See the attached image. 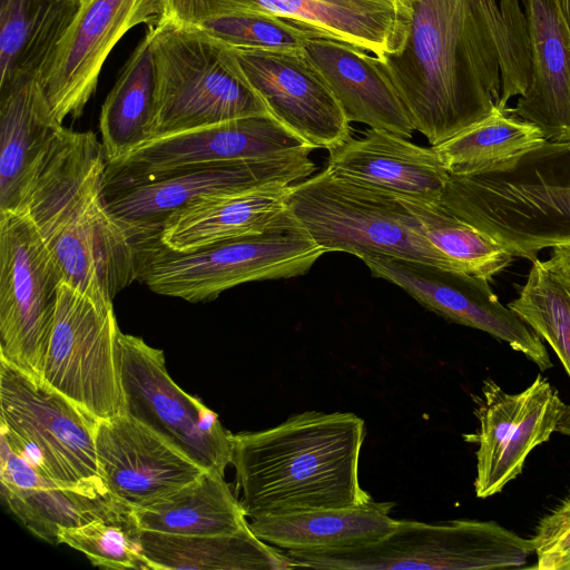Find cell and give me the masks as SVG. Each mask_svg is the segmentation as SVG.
Segmentation results:
<instances>
[{"mask_svg": "<svg viewBox=\"0 0 570 570\" xmlns=\"http://www.w3.org/2000/svg\"><path fill=\"white\" fill-rule=\"evenodd\" d=\"M550 257L557 261L570 276V246L553 247Z\"/></svg>", "mask_w": 570, "mask_h": 570, "instance_id": "38", "label": "cell"}, {"mask_svg": "<svg viewBox=\"0 0 570 570\" xmlns=\"http://www.w3.org/2000/svg\"><path fill=\"white\" fill-rule=\"evenodd\" d=\"M558 11L570 30V0H554Z\"/></svg>", "mask_w": 570, "mask_h": 570, "instance_id": "40", "label": "cell"}, {"mask_svg": "<svg viewBox=\"0 0 570 570\" xmlns=\"http://www.w3.org/2000/svg\"><path fill=\"white\" fill-rule=\"evenodd\" d=\"M440 204L513 257L532 262L542 249L570 246V141H546L493 169L450 175Z\"/></svg>", "mask_w": 570, "mask_h": 570, "instance_id": "4", "label": "cell"}, {"mask_svg": "<svg viewBox=\"0 0 570 570\" xmlns=\"http://www.w3.org/2000/svg\"><path fill=\"white\" fill-rule=\"evenodd\" d=\"M144 556L153 570H283L301 568L259 539L250 528L227 534L178 535L141 530Z\"/></svg>", "mask_w": 570, "mask_h": 570, "instance_id": "29", "label": "cell"}, {"mask_svg": "<svg viewBox=\"0 0 570 570\" xmlns=\"http://www.w3.org/2000/svg\"><path fill=\"white\" fill-rule=\"evenodd\" d=\"M141 530L178 535L236 533L249 528L224 475L206 470L191 483L134 509Z\"/></svg>", "mask_w": 570, "mask_h": 570, "instance_id": "30", "label": "cell"}, {"mask_svg": "<svg viewBox=\"0 0 570 570\" xmlns=\"http://www.w3.org/2000/svg\"><path fill=\"white\" fill-rule=\"evenodd\" d=\"M155 68L151 138L272 115L242 75L232 48L169 21L147 28Z\"/></svg>", "mask_w": 570, "mask_h": 570, "instance_id": "6", "label": "cell"}, {"mask_svg": "<svg viewBox=\"0 0 570 570\" xmlns=\"http://www.w3.org/2000/svg\"><path fill=\"white\" fill-rule=\"evenodd\" d=\"M154 114L155 68L146 32L101 107L99 129L107 163L150 140Z\"/></svg>", "mask_w": 570, "mask_h": 570, "instance_id": "31", "label": "cell"}, {"mask_svg": "<svg viewBox=\"0 0 570 570\" xmlns=\"http://www.w3.org/2000/svg\"><path fill=\"white\" fill-rule=\"evenodd\" d=\"M0 448L4 502L29 531L49 543H58L61 528L79 527L130 508L111 494L106 484L62 485L38 473L2 438Z\"/></svg>", "mask_w": 570, "mask_h": 570, "instance_id": "20", "label": "cell"}, {"mask_svg": "<svg viewBox=\"0 0 570 570\" xmlns=\"http://www.w3.org/2000/svg\"><path fill=\"white\" fill-rule=\"evenodd\" d=\"M508 306L552 347L570 376V276L564 268L551 257L535 258Z\"/></svg>", "mask_w": 570, "mask_h": 570, "instance_id": "34", "label": "cell"}, {"mask_svg": "<svg viewBox=\"0 0 570 570\" xmlns=\"http://www.w3.org/2000/svg\"><path fill=\"white\" fill-rule=\"evenodd\" d=\"M121 379L125 410L168 439L206 470L219 472L232 463V433L198 397L170 377L161 350L124 334Z\"/></svg>", "mask_w": 570, "mask_h": 570, "instance_id": "13", "label": "cell"}, {"mask_svg": "<svg viewBox=\"0 0 570 570\" xmlns=\"http://www.w3.org/2000/svg\"><path fill=\"white\" fill-rule=\"evenodd\" d=\"M63 274L26 212L0 215V360L42 381Z\"/></svg>", "mask_w": 570, "mask_h": 570, "instance_id": "12", "label": "cell"}, {"mask_svg": "<svg viewBox=\"0 0 570 570\" xmlns=\"http://www.w3.org/2000/svg\"><path fill=\"white\" fill-rule=\"evenodd\" d=\"M137 281L190 303L216 299L237 285L306 274L325 250L289 209L267 229L177 252L156 236L135 239Z\"/></svg>", "mask_w": 570, "mask_h": 570, "instance_id": "5", "label": "cell"}, {"mask_svg": "<svg viewBox=\"0 0 570 570\" xmlns=\"http://www.w3.org/2000/svg\"><path fill=\"white\" fill-rule=\"evenodd\" d=\"M292 185H272L218 194L171 215L156 236L177 252L261 233L288 209Z\"/></svg>", "mask_w": 570, "mask_h": 570, "instance_id": "26", "label": "cell"}, {"mask_svg": "<svg viewBox=\"0 0 570 570\" xmlns=\"http://www.w3.org/2000/svg\"><path fill=\"white\" fill-rule=\"evenodd\" d=\"M95 442L100 478L111 494L132 509L155 502L206 471L127 412L99 420Z\"/></svg>", "mask_w": 570, "mask_h": 570, "instance_id": "19", "label": "cell"}, {"mask_svg": "<svg viewBox=\"0 0 570 570\" xmlns=\"http://www.w3.org/2000/svg\"><path fill=\"white\" fill-rule=\"evenodd\" d=\"M374 59L431 146L508 109L532 81L522 0H416L403 50Z\"/></svg>", "mask_w": 570, "mask_h": 570, "instance_id": "1", "label": "cell"}, {"mask_svg": "<svg viewBox=\"0 0 570 570\" xmlns=\"http://www.w3.org/2000/svg\"><path fill=\"white\" fill-rule=\"evenodd\" d=\"M61 127L39 79L0 88V215L24 210L36 173Z\"/></svg>", "mask_w": 570, "mask_h": 570, "instance_id": "23", "label": "cell"}, {"mask_svg": "<svg viewBox=\"0 0 570 570\" xmlns=\"http://www.w3.org/2000/svg\"><path fill=\"white\" fill-rule=\"evenodd\" d=\"M288 209L325 253L389 255L454 269L397 196L328 167L292 185Z\"/></svg>", "mask_w": 570, "mask_h": 570, "instance_id": "7", "label": "cell"}, {"mask_svg": "<svg viewBox=\"0 0 570 570\" xmlns=\"http://www.w3.org/2000/svg\"><path fill=\"white\" fill-rule=\"evenodd\" d=\"M161 0H82L40 85L55 118H78L92 97L102 66L122 36L161 20Z\"/></svg>", "mask_w": 570, "mask_h": 570, "instance_id": "17", "label": "cell"}, {"mask_svg": "<svg viewBox=\"0 0 570 570\" xmlns=\"http://www.w3.org/2000/svg\"><path fill=\"white\" fill-rule=\"evenodd\" d=\"M184 27L232 48H297L313 38L326 37L307 23L274 13L257 2Z\"/></svg>", "mask_w": 570, "mask_h": 570, "instance_id": "35", "label": "cell"}, {"mask_svg": "<svg viewBox=\"0 0 570 570\" xmlns=\"http://www.w3.org/2000/svg\"><path fill=\"white\" fill-rule=\"evenodd\" d=\"M362 261L374 277L401 287L423 307L444 320L483 331L505 342L541 371L552 367L542 338L499 301L488 279L389 255Z\"/></svg>", "mask_w": 570, "mask_h": 570, "instance_id": "14", "label": "cell"}, {"mask_svg": "<svg viewBox=\"0 0 570 570\" xmlns=\"http://www.w3.org/2000/svg\"><path fill=\"white\" fill-rule=\"evenodd\" d=\"M399 198L419 220L425 238L455 271L491 281L514 258L500 242L460 219L440 202Z\"/></svg>", "mask_w": 570, "mask_h": 570, "instance_id": "33", "label": "cell"}, {"mask_svg": "<svg viewBox=\"0 0 570 570\" xmlns=\"http://www.w3.org/2000/svg\"><path fill=\"white\" fill-rule=\"evenodd\" d=\"M473 400L479 429L463 438L479 444L474 491L485 499L522 472L530 452L556 432L566 403L541 374L518 393H508L487 379Z\"/></svg>", "mask_w": 570, "mask_h": 570, "instance_id": "15", "label": "cell"}, {"mask_svg": "<svg viewBox=\"0 0 570 570\" xmlns=\"http://www.w3.org/2000/svg\"><path fill=\"white\" fill-rule=\"evenodd\" d=\"M0 412L1 438L38 473L66 487L105 484L96 454L98 420L2 360Z\"/></svg>", "mask_w": 570, "mask_h": 570, "instance_id": "9", "label": "cell"}, {"mask_svg": "<svg viewBox=\"0 0 570 570\" xmlns=\"http://www.w3.org/2000/svg\"><path fill=\"white\" fill-rule=\"evenodd\" d=\"M254 1L379 59L400 53L412 26L413 10L400 0Z\"/></svg>", "mask_w": 570, "mask_h": 570, "instance_id": "25", "label": "cell"}, {"mask_svg": "<svg viewBox=\"0 0 570 570\" xmlns=\"http://www.w3.org/2000/svg\"><path fill=\"white\" fill-rule=\"evenodd\" d=\"M82 0H0V88L40 78Z\"/></svg>", "mask_w": 570, "mask_h": 570, "instance_id": "28", "label": "cell"}, {"mask_svg": "<svg viewBox=\"0 0 570 570\" xmlns=\"http://www.w3.org/2000/svg\"><path fill=\"white\" fill-rule=\"evenodd\" d=\"M556 432L570 436V406L564 405L562 415L557 424Z\"/></svg>", "mask_w": 570, "mask_h": 570, "instance_id": "39", "label": "cell"}, {"mask_svg": "<svg viewBox=\"0 0 570 570\" xmlns=\"http://www.w3.org/2000/svg\"><path fill=\"white\" fill-rule=\"evenodd\" d=\"M546 141L537 126L508 108L432 148L450 175H471L493 169Z\"/></svg>", "mask_w": 570, "mask_h": 570, "instance_id": "32", "label": "cell"}, {"mask_svg": "<svg viewBox=\"0 0 570 570\" xmlns=\"http://www.w3.org/2000/svg\"><path fill=\"white\" fill-rule=\"evenodd\" d=\"M532 553L530 539L493 521L466 519L435 523L399 520L392 533L371 544L288 552L301 568L334 570L520 568Z\"/></svg>", "mask_w": 570, "mask_h": 570, "instance_id": "8", "label": "cell"}, {"mask_svg": "<svg viewBox=\"0 0 570 570\" xmlns=\"http://www.w3.org/2000/svg\"><path fill=\"white\" fill-rule=\"evenodd\" d=\"M365 429L354 413L305 411L257 432L232 434L239 502L252 519L364 505L360 483Z\"/></svg>", "mask_w": 570, "mask_h": 570, "instance_id": "3", "label": "cell"}, {"mask_svg": "<svg viewBox=\"0 0 570 570\" xmlns=\"http://www.w3.org/2000/svg\"><path fill=\"white\" fill-rule=\"evenodd\" d=\"M134 509L129 508L75 528H61L58 543L67 544L104 569L153 570L140 541Z\"/></svg>", "mask_w": 570, "mask_h": 570, "instance_id": "36", "label": "cell"}, {"mask_svg": "<svg viewBox=\"0 0 570 570\" xmlns=\"http://www.w3.org/2000/svg\"><path fill=\"white\" fill-rule=\"evenodd\" d=\"M530 540L534 569L570 570V497L539 521Z\"/></svg>", "mask_w": 570, "mask_h": 570, "instance_id": "37", "label": "cell"}, {"mask_svg": "<svg viewBox=\"0 0 570 570\" xmlns=\"http://www.w3.org/2000/svg\"><path fill=\"white\" fill-rule=\"evenodd\" d=\"M313 149L272 115H259L153 138L125 157L107 163L106 176H140Z\"/></svg>", "mask_w": 570, "mask_h": 570, "instance_id": "18", "label": "cell"}, {"mask_svg": "<svg viewBox=\"0 0 570 570\" xmlns=\"http://www.w3.org/2000/svg\"><path fill=\"white\" fill-rule=\"evenodd\" d=\"M400 1L413 10V6L416 0H400Z\"/></svg>", "mask_w": 570, "mask_h": 570, "instance_id": "41", "label": "cell"}, {"mask_svg": "<svg viewBox=\"0 0 570 570\" xmlns=\"http://www.w3.org/2000/svg\"><path fill=\"white\" fill-rule=\"evenodd\" d=\"M331 170L397 197L440 202L450 174L434 149L370 128L328 150Z\"/></svg>", "mask_w": 570, "mask_h": 570, "instance_id": "21", "label": "cell"}, {"mask_svg": "<svg viewBox=\"0 0 570 570\" xmlns=\"http://www.w3.org/2000/svg\"><path fill=\"white\" fill-rule=\"evenodd\" d=\"M232 51L272 116L314 149L331 150L351 137L340 101L305 47Z\"/></svg>", "mask_w": 570, "mask_h": 570, "instance_id": "16", "label": "cell"}, {"mask_svg": "<svg viewBox=\"0 0 570 570\" xmlns=\"http://www.w3.org/2000/svg\"><path fill=\"white\" fill-rule=\"evenodd\" d=\"M532 81L510 111L537 126L547 141H570V30L554 0H522Z\"/></svg>", "mask_w": 570, "mask_h": 570, "instance_id": "22", "label": "cell"}, {"mask_svg": "<svg viewBox=\"0 0 570 570\" xmlns=\"http://www.w3.org/2000/svg\"><path fill=\"white\" fill-rule=\"evenodd\" d=\"M121 333L112 302L63 281L42 381L98 421L125 413Z\"/></svg>", "mask_w": 570, "mask_h": 570, "instance_id": "11", "label": "cell"}, {"mask_svg": "<svg viewBox=\"0 0 570 570\" xmlns=\"http://www.w3.org/2000/svg\"><path fill=\"white\" fill-rule=\"evenodd\" d=\"M394 504L371 501L364 505L316 509L252 519L250 530L263 541L287 552H320L362 547L392 533L399 520Z\"/></svg>", "mask_w": 570, "mask_h": 570, "instance_id": "27", "label": "cell"}, {"mask_svg": "<svg viewBox=\"0 0 570 570\" xmlns=\"http://www.w3.org/2000/svg\"><path fill=\"white\" fill-rule=\"evenodd\" d=\"M305 49L340 101L350 122L411 138V117L394 85L374 56L327 37L307 41Z\"/></svg>", "mask_w": 570, "mask_h": 570, "instance_id": "24", "label": "cell"}, {"mask_svg": "<svg viewBox=\"0 0 570 570\" xmlns=\"http://www.w3.org/2000/svg\"><path fill=\"white\" fill-rule=\"evenodd\" d=\"M107 159L92 131L61 127L36 173L24 210L65 281L99 301L137 281L132 240L105 202Z\"/></svg>", "mask_w": 570, "mask_h": 570, "instance_id": "2", "label": "cell"}, {"mask_svg": "<svg viewBox=\"0 0 570 570\" xmlns=\"http://www.w3.org/2000/svg\"><path fill=\"white\" fill-rule=\"evenodd\" d=\"M311 151L183 166L140 176H106V206L134 242L158 234L171 215L204 198L272 185H293L311 177L316 170Z\"/></svg>", "mask_w": 570, "mask_h": 570, "instance_id": "10", "label": "cell"}]
</instances>
